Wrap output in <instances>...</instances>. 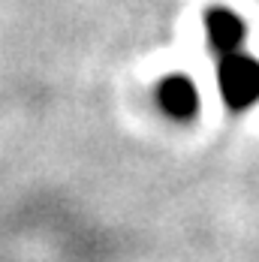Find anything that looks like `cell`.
Segmentation results:
<instances>
[{
    "label": "cell",
    "mask_w": 259,
    "mask_h": 262,
    "mask_svg": "<svg viewBox=\"0 0 259 262\" xmlns=\"http://www.w3.org/2000/svg\"><path fill=\"white\" fill-rule=\"evenodd\" d=\"M157 97H160V105L178 121L196 115V105H199V94L187 76H166L157 88Z\"/></svg>",
    "instance_id": "obj_2"
},
{
    "label": "cell",
    "mask_w": 259,
    "mask_h": 262,
    "mask_svg": "<svg viewBox=\"0 0 259 262\" xmlns=\"http://www.w3.org/2000/svg\"><path fill=\"white\" fill-rule=\"evenodd\" d=\"M220 94L232 108H250L259 103V63L250 54H226L220 63Z\"/></svg>",
    "instance_id": "obj_1"
},
{
    "label": "cell",
    "mask_w": 259,
    "mask_h": 262,
    "mask_svg": "<svg viewBox=\"0 0 259 262\" xmlns=\"http://www.w3.org/2000/svg\"><path fill=\"white\" fill-rule=\"evenodd\" d=\"M205 30H208L211 46L223 54V57L238 52V46L244 39V25H241V18L235 12H229V9H211L208 18H205Z\"/></svg>",
    "instance_id": "obj_3"
}]
</instances>
